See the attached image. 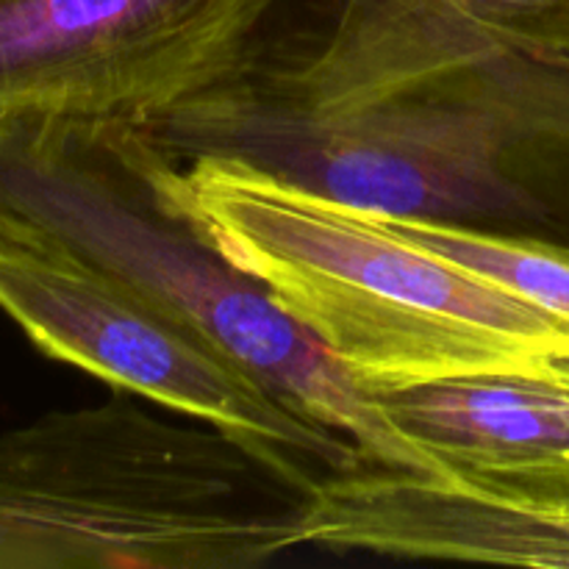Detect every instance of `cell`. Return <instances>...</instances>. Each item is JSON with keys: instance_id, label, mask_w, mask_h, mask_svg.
<instances>
[{"instance_id": "6da1fadb", "label": "cell", "mask_w": 569, "mask_h": 569, "mask_svg": "<svg viewBox=\"0 0 569 569\" xmlns=\"http://www.w3.org/2000/svg\"><path fill=\"white\" fill-rule=\"evenodd\" d=\"M0 239L67 253L144 295L367 461L442 476L365 383L167 200L133 128L0 117Z\"/></svg>"}, {"instance_id": "7a4b0ae2", "label": "cell", "mask_w": 569, "mask_h": 569, "mask_svg": "<svg viewBox=\"0 0 569 569\" xmlns=\"http://www.w3.org/2000/svg\"><path fill=\"white\" fill-rule=\"evenodd\" d=\"M153 172L167 200L356 381H433L569 350L567 320L370 211L222 156L176 161L153 148Z\"/></svg>"}, {"instance_id": "3957f363", "label": "cell", "mask_w": 569, "mask_h": 569, "mask_svg": "<svg viewBox=\"0 0 569 569\" xmlns=\"http://www.w3.org/2000/svg\"><path fill=\"white\" fill-rule=\"evenodd\" d=\"M122 392L0 437V569H248L309 545L306 492Z\"/></svg>"}, {"instance_id": "277c9868", "label": "cell", "mask_w": 569, "mask_h": 569, "mask_svg": "<svg viewBox=\"0 0 569 569\" xmlns=\"http://www.w3.org/2000/svg\"><path fill=\"white\" fill-rule=\"evenodd\" d=\"M0 311L44 356L250 445L300 492L365 461L250 372L103 270L0 239Z\"/></svg>"}, {"instance_id": "5b68a950", "label": "cell", "mask_w": 569, "mask_h": 569, "mask_svg": "<svg viewBox=\"0 0 569 569\" xmlns=\"http://www.w3.org/2000/svg\"><path fill=\"white\" fill-rule=\"evenodd\" d=\"M276 0H0V117L139 128L231 81Z\"/></svg>"}, {"instance_id": "8992f818", "label": "cell", "mask_w": 569, "mask_h": 569, "mask_svg": "<svg viewBox=\"0 0 569 569\" xmlns=\"http://www.w3.org/2000/svg\"><path fill=\"white\" fill-rule=\"evenodd\" d=\"M309 545L403 559L569 567V498L359 461L303 500Z\"/></svg>"}, {"instance_id": "52a82bcc", "label": "cell", "mask_w": 569, "mask_h": 569, "mask_svg": "<svg viewBox=\"0 0 569 569\" xmlns=\"http://www.w3.org/2000/svg\"><path fill=\"white\" fill-rule=\"evenodd\" d=\"M365 387L442 476L569 498V350L500 370Z\"/></svg>"}, {"instance_id": "ba28073f", "label": "cell", "mask_w": 569, "mask_h": 569, "mask_svg": "<svg viewBox=\"0 0 569 569\" xmlns=\"http://www.w3.org/2000/svg\"><path fill=\"white\" fill-rule=\"evenodd\" d=\"M376 214V211H370ZM389 231L569 322V244L533 233L376 214Z\"/></svg>"}, {"instance_id": "9c48e42d", "label": "cell", "mask_w": 569, "mask_h": 569, "mask_svg": "<svg viewBox=\"0 0 569 569\" xmlns=\"http://www.w3.org/2000/svg\"><path fill=\"white\" fill-rule=\"evenodd\" d=\"M450 20L522 53L569 59V0H428Z\"/></svg>"}]
</instances>
